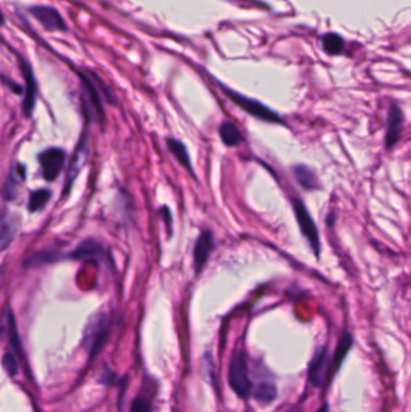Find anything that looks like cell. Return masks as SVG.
<instances>
[{"label":"cell","instance_id":"d6986e66","mask_svg":"<svg viewBox=\"0 0 411 412\" xmlns=\"http://www.w3.org/2000/svg\"><path fill=\"white\" fill-rule=\"evenodd\" d=\"M221 140L228 147H235L242 142V134L233 122L225 121L218 130Z\"/></svg>","mask_w":411,"mask_h":412},{"label":"cell","instance_id":"cb8c5ba5","mask_svg":"<svg viewBox=\"0 0 411 412\" xmlns=\"http://www.w3.org/2000/svg\"><path fill=\"white\" fill-rule=\"evenodd\" d=\"M3 368L10 376L16 375L18 372V360L13 356L11 351H8L3 357Z\"/></svg>","mask_w":411,"mask_h":412},{"label":"cell","instance_id":"ba28073f","mask_svg":"<svg viewBox=\"0 0 411 412\" xmlns=\"http://www.w3.org/2000/svg\"><path fill=\"white\" fill-rule=\"evenodd\" d=\"M41 173L46 181H55L61 174L67 162V154L60 147H51L39 154Z\"/></svg>","mask_w":411,"mask_h":412},{"label":"cell","instance_id":"83f0119b","mask_svg":"<svg viewBox=\"0 0 411 412\" xmlns=\"http://www.w3.org/2000/svg\"><path fill=\"white\" fill-rule=\"evenodd\" d=\"M286 412H299V410L298 408H293ZM315 412H330V405L327 404V403H323Z\"/></svg>","mask_w":411,"mask_h":412},{"label":"cell","instance_id":"3957f363","mask_svg":"<svg viewBox=\"0 0 411 412\" xmlns=\"http://www.w3.org/2000/svg\"><path fill=\"white\" fill-rule=\"evenodd\" d=\"M221 88L225 91L227 97L230 98L235 105L239 106L240 109L244 110L245 113H249L251 116H254V118H258L261 121L269 122V123H276V125H283L285 123L278 113L264 105L261 101L245 97V96L235 92L233 89L227 88L226 86L221 85Z\"/></svg>","mask_w":411,"mask_h":412},{"label":"cell","instance_id":"d4e9b609","mask_svg":"<svg viewBox=\"0 0 411 412\" xmlns=\"http://www.w3.org/2000/svg\"><path fill=\"white\" fill-rule=\"evenodd\" d=\"M130 412H152V406L150 404V400L146 399L145 396H137L132 401Z\"/></svg>","mask_w":411,"mask_h":412},{"label":"cell","instance_id":"5bb4252c","mask_svg":"<svg viewBox=\"0 0 411 412\" xmlns=\"http://www.w3.org/2000/svg\"><path fill=\"white\" fill-rule=\"evenodd\" d=\"M295 174L299 185L307 190H321V182L315 171L307 166H295L293 168Z\"/></svg>","mask_w":411,"mask_h":412},{"label":"cell","instance_id":"4fadbf2b","mask_svg":"<svg viewBox=\"0 0 411 412\" xmlns=\"http://www.w3.org/2000/svg\"><path fill=\"white\" fill-rule=\"evenodd\" d=\"M403 111L397 104H392L388 111L386 130V147L392 149L399 142L403 130Z\"/></svg>","mask_w":411,"mask_h":412},{"label":"cell","instance_id":"5b68a950","mask_svg":"<svg viewBox=\"0 0 411 412\" xmlns=\"http://www.w3.org/2000/svg\"><path fill=\"white\" fill-rule=\"evenodd\" d=\"M331 370H333V358H331L327 346H321L315 351L314 356L309 363L308 377L315 387L321 388L326 384L327 380L331 379Z\"/></svg>","mask_w":411,"mask_h":412},{"label":"cell","instance_id":"4316f807","mask_svg":"<svg viewBox=\"0 0 411 412\" xmlns=\"http://www.w3.org/2000/svg\"><path fill=\"white\" fill-rule=\"evenodd\" d=\"M3 80H4L5 84L9 86V88L11 89L13 92L16 94H25V87L18 85L16 82H13V80H10L8 77L3 75Z\"/></svg>","mask_w":411,"mask_h":412},{"label":"cell","instance_id":"7a4b0ae2","mask_svg":"<svg viewBox=\"0 0 411 412\" xmlns=\"http://www.w3.org/2000/svg\"><path fill=\"white\" fill-rule=\"evenodd\" d=\"M228 381L232 389L237 393V396L242 399H247L250 396L254 386L249 375L245 352L242 348L234 351L233 356L230 358Z\"/></svg>","mask_w":411,"mask_h":412},{"label":"cell","instance_id":"30bf717a","mask_svg":"<svg viewBox=\"0 0 411 412\" xmlns=\"http://www.w3.org/2000/svg\"><path fill=\"white\" fill-rule=\"evenodd\" d=\"M18 64H20L21 71L25 79V101H23V113L26 116H30L35 105V99H37V81L35 76L33 73L32 67L28 62L26 61L23 57L17 56Z\"/></svg>","mask_w":411,"mask_h":412},{"label":"cell","instance_id":"6da1fadb","mask_svg":"<svg viewBox=\"0 0 411 412\" xmlns=\"http://www.w3.org/2000/svg\"><path fill=\"white\" fill-rule=\"evenodd\" d=\"M81 81V101L86 118L91 121V118H97L99 121L104 120V110L101 104V89L104 86L98 82V77H92L89 73L79 71Z\"/></svg>","mask_w":411,"mask_h":412},{"label":"cell","instance_id":"8fae6325","mask_svg":"<svg viewBox=\"0 0 411 412\" xmlns=\"http://www.w3.org/2000/svg\"><path fill=\"white\" fill-rule=\"evenodd\" d=\"M214 235L208 229L199 234L193 250L194 270L197 274L206 267L211 252L214 250Z\"/></svg>","mask_w":411,"mask_h":412},{"label":"cell","instance_id":"7402d4cb","mask_svg":"<svg viewBox=\"0 0 411 412\" xmlns=\"http://www.w3.org/2000/svg\"><path fill=\"white\" fill-rule=\"evenodd\" d=\"M51 199V192L47 188L34 190L29 195L28 209L30 212H37L44 209V206Z\"/></svg>","mask_w":411,"mask_h":412},{"label":"cell","instance_id":"484cf974","mask_svg":"<svg viewBox=\"0 0 411 412\" xmlns=\"http://www.w3.org/2000/svg\"><path fill=\"white\" fill-rule=\"evenodd\" d=\"M162 216H163V219L166 222L167 231H168V234L171 235V224H173V217H171V212H170L169 207L168 206H163L161 209Z\"/></svg>","mask_w":411,"mask_h":412},{"label":"cell","instance_id":"9c48e42d","mask_svg":"<svg viewBox=\"0 0 411 412\" xmlns=\"http://www.w3.org/2000/svg\"><path fill=\"white\" fill-rule=\"evenodd\" d=\"M33 17L49 32H67L68 25L61 13L49 5H33L28 8Z\"/></svg>","mask_w":411,"mask_h":412},{"label":"cell","instance_id":"44dd1931","mask_svg":"<svg viewBox=\"0 0 411 412\" xmlns=\"http://www.w3.org/2000/svg\"><path fill=\"white\" fill-rule=\"evenodd\" d=\"M322 49L330 56H339L345 49V42L343 38L337 33H327L321 38Z\"/></svg>","mask_w":411,"mask_h":412},{"label":"cell","instance_id":"52a82bcc","mask_svg":"<svg viewBox=\"0 0 411 412\" xmlns=\"http://www.w3.org/2000/svg\"><path fill=\"white\" fill-rule=\"evenodd\" d=\"M89 133L82 134L80 142L77 144V149L74 151L73 156L69 161L68 173H67V178H65L63 195H67V193H69V190H72L74 182L80 174L82 168L85 166L86 162L89 161Z\"/></svg>","mask_w":411,"mask_h":412},{"label":"cell","instance_id":"2e32d148","mask_svg":"<svg viewBox=\"0 0 411 412\" xmlns=\"http://www.w3.org/2000/svg\"><path fill=\"white\" fill-rule=\"evenodd\" d=\"M25 166L22 164L13 166V171L9 175L8 180L5 182L4 190H3V194H4V198L6 200H13V199L16 198L17 192H18V178L25 180Z\"/></svg>","mask_w":411,"mask_h":412},{"label":"cell","instance_id":"8992f818","mask_svg":"<svg viewBox=\"0 0 411 412\" xmlns=\"http://www.w3.org/2000/svg\"><path fill=\"white\" fill-rule=\"evenodd\" d=\"M293 210H295V219H297V222H298L299 229H300L303 235L307 238L308 241L310 244L315 256L319 258L320 253H321L319 229H317V227L315 224L310 212L308 211L305 204L302 200H299V199H295L293 200Z\"/></svg>","mask_w":411,"mask_h":412},{"label":"cell","instance_id":"e0dca14e","mask_svg":"<svg viewBox=\"0 0 411 412\" xmlns=\"http://www.w3.org/2000/svg\"><path fill=\"white\" fill-rule=\"evenodd\" d=\"M352 345H354V338L349 331H344L343 336L339 340L338 346L335 348L334 356H333V372H338L340 367L343 365L344 360L349 355Z\"/></svg>","mask_w":411,"mask_h":412},{"label":"cell","instance_id":"277c9868","mask_svg":"<svg viewBox=\"0 0 411 412\" xmlns=\"http://www.w3.org/2000/svg\"><path fill=\"white\" fill-rule=\"evenodd\" d=\"M110 333L109 316L97 314L92 316L86 326L85 345L91 360L97 356L104 346Z\"/></svg>","mask_w":411,"mask_h":412},{"label":"cell","instance_id":"9a60e30c","mask_svg":"<svg viewBox=\"0 0 411 412\" xmlns=\"http://www.w3.org/2000/svg\"><path fill=\"white\" fill-rule=\"evenodd\" d=\"M17 221L13 214L8 211H3L1 214V231H0V245L1 248L5 250L6 247L13 241V236L16 234Z\"/></svg>","mask_w":411,"mask_h":412},{"label":"cell","instance_id":"603a6c76","mask_svg":"<svg viewBox=\"0 0 411 412\" xmlns=\"http://www.w3.org/2000/svg\"><path fill=\"white\" fill-rule=\"evenodd\" d=\"M8 329L9 340L11 343V348L16 351L17 355H22V343H21L20 334L17 331L16 321L13 312L8 311Z\"/></svg>","mask_w":411,"mask_h":412},{"label":"cell","instance_id":"ac0fdd59","mask_svg":"<svg viewBox=\"0 0 411 412\" xmlns=\"http://www.w3.org/2000/svg\"><path fill=\"white\" fill-rule=\"evenodd\" d=\"M254 396L261 404H271L278 398V387L271 381H262L254 388Z\"/></svg>","mask_w":411,"mask_h":412},{"label":"cell","instance_id":"7c38bea8","mask_svg":"<svg viewBox=\"0 0 411 412\" xmlns=\"http://www.w3.org/2000/svg\"><path fill=\"white\" fill-rule=\"evenodd\" d=\"M105 250L103 245L94 239H87L85 241L79 244L72 252L64 253V259H75V261H92L104 257Z\"/></svg>","mask_w":411,"mask_h":412},{"label":"cell","instance_id":"ffe728a7","mask_svg":"<svg viewBox=\"0 0 411 412\" xmlns=\"http://www.w3.org/2000/svg\"><path fill=\"white\" fill-rule=\"evenodd\" d=\"M167 144H168L170 152L176 157L179 163H180L181 166H184V168L188 170L191 174H193L190 154H188V151L186 149V146L184 145V142H180L178 139H174V137H168Z\"/></svg>","mask_w":411,"mask_h":412}]
</instances>
